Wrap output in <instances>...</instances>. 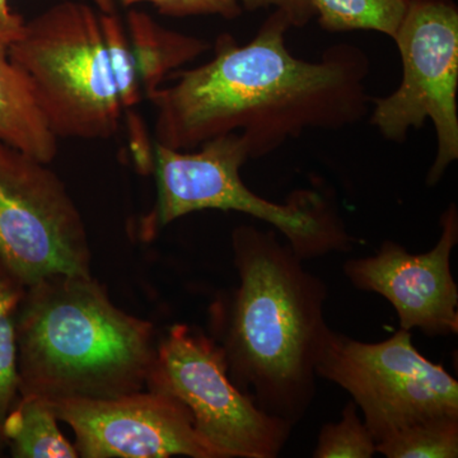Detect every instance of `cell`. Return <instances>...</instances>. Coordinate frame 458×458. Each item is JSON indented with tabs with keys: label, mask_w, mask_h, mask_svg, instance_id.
<instances>
[{
	"label": "cell",
	"mask_w": 458,
	"mask_h": 458,
	"mask_svg": "<svg viewBox=\"0 0 458 458\" xmlns=\"http://www.w3.org/2000/svg\"><path fill=\"white\" fill-rule=\"evenodd\" d=\"M247 159L249 152L237 134L214 138L194 150L156 143V204L141 227L156 234L186 214L232 210L278 229L302 260L351 251L357 240L346 231L331 199L315 190H297L285 204L259 197L241 179Z\"/></svg>",
	"instance_id": "4"
},
{
	"label": "cell",
	"mask_w": 458,
	"mask_h": 458,
	"mask_svg": "<svg viewBox=\"0 0 458 458\" xmlns=\"http://www.w3.org/2000/svg\"><path fill=\"white\" fill-rule=\"evenodd\" d=\"M82 216L47 164L0 143V261L30 286L54 274L89 276Z\"/></svg>",
	"instance_id": "9"
},
{
	"label": "cell",
	"mask_w": 458,
	"mask_h": 458,
	"mask_svg": "<svg viewBox=\"0 0 458 458\" xmlns=\"http://www.w3.org/2000/svg\"><path fill=\"white\" fill-rule=\"evenodd\" d=\"M241 7L247 11L274 8L284 12L291 21L292 27H303L315 17L310 0H238Z\"/></svg>",
	"instance_id": "21"
},
{
	"label": "cell",
	"mask_w": 458,
	"mask_h": 458,
	"mask_svg": "<svg viewBox=\"0 0 458 458\" xmlns=\"http://www.w3.org/2000/svg\"><path fill=\"white\" fill-rule=\"evenodd\" d=\"M26 21L9 7V0H0V55L8 56V50L22 35Z\"/></svg>",
	"instance_id": "22"
},
{
	"label": "cell",
	"mask_w": 458,
	"mask_h": 458,
	"mask_svg": "<svg viewBox=\"0 0 458 458\" xmlns=\"http://www.w3.org/2000/svg\"><path fill=\"white\" fill-rule=\"evenodd\" d=\"M75 436L82 458H221L170 394L143 390L114 399L47 401Z\"/></svg>",
	"instance_id": "10"
},
{
	"label": "cell",
	"mask_w": 458,
	"mask_h": 458,
	"mask_svg": "<svg viewBox=\"0 0 458 458\" xmlns=\"http://www.w3.org/2000/svg\"><path fill=\"white\" fill-rule=\"evenodd\" d=\"M292 23L274 11L245 45L223 35L212 60L161 87L155 104L156 143L194 150L237 134L250 158L273 153L313 129L337 131L369 113V60L352 44L328 47L318 62L298 59L285 44Z\"/></svg>",
	"instance_id": "1"
},
{
	"label": "cell",
	"mask_w": 458,
	"mask_h": 458,
	"mask_svg": "<svg viewBox=\"0 0 458 458\" xmlns=\"http://www.w3.org/2000/svg\"><path fill=\"white\" fill-rule=\"evenodd\" d=\"M47 400L20 394L2 427L4 445L16 458H77Z\"/></svg>",
	"instance_id": "14"
},
{
	"label": "cell",
	"mask_w": 458,
	"mask_h": 458,
	"mask_svg": "<svg viewBox=\"0 0 458 458\" xmlns=\"http://www.w3.org/2000/svg\"><path fill=\"white\" fill-rule=\"evenodd\" d=\"M316 373L351 394L376 445L419 421L458 414V382L421 355L403 328L379 343L330 328Z\"/></svg>",
	"instance_id": "7"
},
{
	"label": "cell",
	"mask_w": 458,
	"mask_h": 458,
	"mask_svg": "<svg viewBox=\"0 0 458 458\" xmlns=\"http://www.w3.org/2000/svg\"><path fill=\"white\" fill-rule=\"evenodd\" d=\"M98 17L105 45L113 64L120 102L123 110L138 106L144 98L128 33L114 11L111 0H98Z\"/></svg>",
	"instance_id": "18"
},
{
	"label": "cell",
	"mask_w": 458,
	"mask_h": 458,
	"mask_svg": "<svg viewBox=\"0 0 458 458\" xmlns=\"http://www.w3.org/2000/svg\"><path fill=\"white\" fill-rule=\"evenodd\" d=\"M8 59L31 84L57 140H108L123 111L98 12L57 3L25 23Z\"/></svg>",
	"instance_id": "5"
},
{
	"label": "cell",
	"mask_w": 458,
	"mask_h": 458,
	"mask_svg": "<svg viewBox=\"0 0 458 458\" xmlns=\"http://www.w3.org/2000/svg\"><path fill=\"white\" fill-rule=\"evenodd\" d=\"M125 7L149 3L159 13L170 17L221 16L233 20L241 16L242 7L238 0H120Z\"/></svg>",
	"instance_id": "20"
},
{
	"label": "cell",
	"mask_w": 458,
	"mask_h": 458,
	"mask_svg": "<svg viewBox=\"0 0 458 458\" xmlns=\"http://www.w3.org/2000/svg\"><path fill=\"white\" fill-rule=\"evenodd\" d=\"M441 227L438 242L426 254L411 255L386 241L375 256L344 265L352 285L393 304L400 328H419L430 336L458 331V288L451 271V255L458 242L456 205L443 214Z\"/></svg>",
	"instance_id": "11"
},
{
	"label": "cell",
	"mask_w": 458,
	"mask_h": 458,
	"mask_svg": "<svg viewBox=\"0 0 458 458\" xmlns=\"http://www.w3.org/2000/svg\"><path fill=\"white\" fill-rule=\"evenodd\" d=\"M240 285L210 309L214 342L229 377L262 411L297 424L316 393V367L330 328L327 289L274 231L232 233Z\"/></svg>",
	"instance_id": "2"
},
{
	"label": "cell",
	"mask_w": 458,
	"mask_h": 458,
	"mask_svg": "<svg viewBox=\"0 0 458 458\" xmlns=\"http://www.w3.org/2000/svg\"><path fill=\"white\" fill-rule=\"evenodd\" d=\"M20 394L114 399L146 390L152 322L114 306L89 276L54 274L26 286L17 318Z\"/></svg>",
	"instance_id": "3"
},
{
	"label": "cell",
	"mask_w": 458,
	"mask_h": 458,
	"mask_svg": "<svg viewBox=\"0 0 458 458\" xmlns=\"http://www.w3.org/2000/svg\"><path fill=\"white\" fill-rule=\"evenodd\" d=\"M403 81L387 98H372L373 125L388 140L403 141L427 120L438 150L428 185L442 179L458 158V8L452 0H409L394 33Z\"/></svg>",
	"instance_id": "8"
},
{
	"label": "cell",
	"mask_w": 458,
	"mask_h": 458,
	"mask_svg": "<svg viewBox=\"0 0 458 458\" xmlns=\"http://www.w3.org/2000/svg\"><path fill=\"white\" fill-rule=\"evenodd\" d=\"M388 458H456L458 414L442 415L403 428L376 445Z\"/></svg>",
	"instance_id": "17"
},
{
	"label": "cell",
	"mask_w": 458,
	"mask_h": 458,
	"mask_svg": "<svg viewBox=\"0 0 458 458\" xmlns=\"http://www.w3.org/2000/svg\"><path fill=\"white\" fill-rule=\"evenodd\" d=\"M128 38L144 98L149 99L168 74L209 49L208 42L165 29L140 11L128 14Z\"/></svg>",
	"instance_id": "13"
},
{
	"label": "cell",
	"mask_w": 458,
	"mask_h": 458,
	"mask_svg": "<svg viewBox=\"0 0 458 458\" xmlns=\"http://www.w3.org/2000/svg\"><path fill=\"white\" fill-rule=\"evenodd\" d=\"M377 454L375 439L351 401L337 423L327 424L319 432L315 458H370Z\"/></svg>",
	"instance_id": "19"
},
{
	"label": "cell",
	"mask_w": 458,
	"mask_h": 458,
	"mask_svg": "<svg viewBox=\"0 0 458 458\" xmlns=\"http://www.w3.org/2000/svg\"><path fill=\"white\" fill-rule=\"evenodd\" d=\"M146 388L182 403L221 458H274L291 437V423L262 411L233 384L213 337L188 325H174L157 342Z\"/></svg>",
	"instance_id": "6"
},
{
	"label": "cell",
	"mask_w": 458,
	"mask_h": 458,
	"mask_svg": "<svg viewBox=\"0 0 458 458\" xmlns=\"http://www.w3.org/2000/svg\"><path fill=\"white\" fill-rule=\"evenodd\" d=\"M328 32L376 31L394 38L409 0H310Z\"/></svg>",
	"instance_id": "15"
},
{
	"label": "cell",
	"mask_w": 458,
	"mask_h": 458,
	"mask_svg": "<svg viewBox=\"0 0 458 458\" xmlns=\"http://www.w3.org/2000/svg\"><path fill=\"white\" fill-rule=\"evenodd\" d=\"M57 140L25 74L0 55V143L49 165Z\"/></svg>",
	"instance_id": "12"
},
{
	"label": "cell",
	"mask_w": 458,
	"mask_h": 458,
	"mask_svg": "<svg viewBox=\"0 0 458 458\" xmlns=\"http://www.w3.org/2000/svg\"><path fill=\"white\" fill-rule=\"evenodd\" d=\"M25 293L26 286L0 261V447L5 445L3 423L20 397L17 318Z\"/></svg>",
	"instance_id": "16"
}]
</instances>
